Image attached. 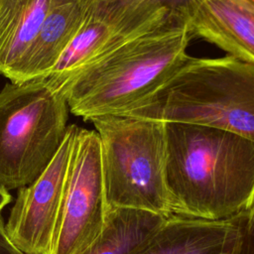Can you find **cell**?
Listing matches in <instances>:
<instances>
[{
    "label": "cell",
    "instance_id": "obj_19",
    "mask_svg": "<svg viewBox=\"0 0 254 254\" xmlns=\"http://www.w3.org/2000/svg\"><path fill=\"white\" fill-rule=\"evenodd\" d=\"M122 1H125V2H127V3H129V4H131V3H134V2H136V1H138V0H122Z\"/></svg>",
    "mask_w": 254,
    "mask_h": 254
},
{
    "label": "cell",
    "instance_id": "obj_6",
    "mask_svg": "<svg viewBox=\"0 0 254 254\" xmlns=\"http://www.w3.org/2000/svg\"><path fill=\"white\" fill-rule=\"evenodd\" d=\"M106 213L100 139L78 127L50 254H81L101 232Z\"/></svg>",
    "mask_w": 254,
    "mask_h": 254
},
{
    "label": "cell",
    "instance_id": "obj_18",
    "mask_svg": "<svg viewBox=\"0 0 254 254\" xmlns=\"http://www.w3.org/2000/svg\"><path fill=\"white\" fill-rule=\"evenodd\" d=\"M247 211H248V213L250 214V216L254 219V200H253V202H252L251 206L249 207V209H248Z\"/></svg>",
    "mask_w": 254,
    "mask_h": 254
},
{
    "label": "cell",
    "instance_id": "obj_3",
    "mask_svg": "<svg viewBox=\"0 0 254 254\" xmlns=\"http://www.w3.org/2000/svg\"><path fill=\"white\" fill-rule=\"evenodd\" d=\"M122 115L213 127L254 142V63L227 55L187 61Z\"/></svg>",
    "mask_w": 254,
    "mask_h": 254
},
{
    "label": "cell",
    "instance_id": "obj_14",
    "mask_svg": "<svg viewBox=\"0 0 254 254\" xmlns=\"http://www.w3.org/2000/svg\"><path fill=\"white\" fill-rule=\"evenodd\" d=\"M228 220L230 227L221 254H254V219L248 211Z\"/></svg>",
    "mask_w": 254,
    "mask_h": 254
},
{
    "label": "cell",
    "instance_id": "obj_15",
    "mask_svg": "<svg viewBox=\"0 0 254 254\" xmlns=\"http://www.w3.org/2000/svg\"><path fill=\"white\" fill-rule=\"evenodd\" d=\"M0 254H26L21 249H19L9 238L3 217L0 212Z\"/></svg>",
    "mask_w": 254,
    "mask_h": 254
},
{
    "label": "cell",
    "instance_id": "obj_12",
    "mask_svg": "<svg viewBox=\"0 0 254 254\" xmlns=\"http://www.w3.org/2000/svg\"><path fill=\"white\" fill-rule=\"evenodd\" d=\"M229 220L171 215L136 254H221Z\"/></svg>",
    "mask_w": 254,
    "mask_h": 254
},
{
    "label": "cell",
    "instance_id": "obj_13",
    "mask_svg": "<svg viewBox=\"0 0 254 254\" xmlns=\"http://www.w3.org/2000/svg\"><path fill=\"white\" fill-rule=\"evenodd\" d=\"M169 217L136 208L109 209L101 232L81 254H136Z\"/></svg>",
    "mask_w": 254,
    "mask_h": 254
},
{
    "label": "cell",
    "instance_id": "obj_16",
    "mask_svg": "<svg viewBox=\"0 0 254 254\" xmlns=\"http://www.w3.org/2000/svg\"><path fill=\"white\" fill-rule=\"evenodd\" d=\"M152 4L161 9H168L172 12L185 15V10L190 0H149ZM186 16V15H185Z\"/></svg>",
    "mask_w": 254,
    "mask_h": 254
},
{
    "label": "cell",
    "instance_id": "obj_17",
    "mask_svg": "<svg viewBox=\"0 0 254 254\" xmlns=\"http://www.w3.org/2000/svg\"><path fill=\"white\" fill-rule=\"evenodd\" d=\"M11 197L12 196L9 191L0 188V212L11 201Z\"/></svg>",
    "mask_w": 254,
    "mask_h": 254
},
{
    "label": "cell",
    "instance_id": "obj_9",
    "mask_svg": "<svg viewBox=\"0 0 254 254\" xmlns=\"http://www.w3.org/2000/svg\"><path fill=\"white\" fill-rule=\"evenodd\" d=\"M191 36L254 63V3L248 0H190L185 10Z\"/></svg>",
    "mask_w": 254,
    "mask_h": 254
},
{
    "label": "cell",
    "instance_id": "obj_11",
    "mask_svg": "<svg viewBox=\"0 0 254 254\" xmlns=\"http://www.w3.org/2000/svg\"><path fill=\"white\" fill-rule=\"evenodd\" d=\"M91 0H55L25 60L21 80L47 77L78 32Z\"/></svg>",
    "mask_w": 254,
    "mask_h": 254
},
{
    "label": "cell",
    "instance_id": "obj_5",
    "mask_svg": "<svg viewBox=\"0 0 254 254\" xmlns=\"http://www.w3.org/2000/svg\"><path fill=\"white\" fill-rule=\"evenodd\" d=\"M68 106L46 77L7 83L0 91V188L34 182L65 137Z\"/></svg>",
    "mask_w": 254,
    "mask_h": 254
},
{
    "label": "cell",
    "instance_id": "obj_10",
    "mask_svg": "<svg viewBox=\"0 0 254 254\" xmlns=\"http://www.w3.org/2000/svg\"><path fill=\"white\" fill-rule=\"evenodd\" d=\"M55 0H0V74L21 80L29 51Z\"/></svg>",
    "mask_w": 254,
    "mask_h": 254
},
{
    "label": "cell",
    "instance_id": "obj_4",
    "mask_svg": "<svg viewBox=\"0 0 254 254\" xmlns=\"http://www.w3.org/2000/svg\"><path fill=\"white\" fill-rule=\"evenodd\" d=\"M90 121L100 139L107 210L128 207L171 216L166 123L130 115Z\"/></svg>",
    "mask_w": 254,
    "mask_h": 254
},
{
    "label": "cell",
    "instance_id": "obj_7",
    "mask_svg": "<svg viewBox=\"0 0 254 254\" xmlns=\"http://www.w3.org/2000/svg\"><path fill=\"white\" fill-rule=\"evenodd\" d=\"M78 126H67L57 154L30 185L19 189L5 229L26 254H50L62 206L70 154Z\"/></svg>",
    "mask_w": 254,
    "mask_h": 254
},
{
    "label": "cell",
    "instance_id": "obj_2",
    "mask_svg": "<svg viewBox=\"0 0 254 254\" xmlns=\"http://www.w3.org/2000/svg\"><path fill=\"white\" fill-rule=\"evenodd\" d=\"M166 187L172 215L228 220L254 200V142L229 131L166 123Z\"/></svg>",
    "mask_w": 254,
    "mask_h": 254
},
{
    "label": "cell",
    "instance_id": "obj_1",
    "mask_svg": "<svg viewBox=\"0 0 254 254\" xmlns=\"http://www.w3.org/2000/svg\"><path fill=\"white\" fill-rule=\"evenodd\" d=\"M191 38L184 14H156L64 85L68 109L84 120L126 113L190 59Z\"/></svg>",
    "mask_w": 254,
    "mask_h": 254
},
{
    "label": "cell",
    "instance_id": "obj_20",
    "mask_svg": "<svg viewBox=\"0 0 254 254\" xmlns=\"http://www.w3.org/2000/svg\"><path fill=\"white\" fill-rule=\"evenodd\" d=\"M248 1H250V2H252V3H254V0H248Z\"/></svg>",
    "mask_w": 254,
    "mask_h": 254
},
{
    "label": "cell",
    "instance_id": "obj_8",
    "mask_svg": "<svg viewBox=\"0 0 254 254\" xmlns=\"http://www.w3.org/2000/svg\"><path fill=\"white\" fill-rule=\"evenodd\" d=\"M122 0H91L82 24L46 77L61 90L79 70L111 50L137 24Z\"/></svg>",
    "mask_w": 254,
    "mask_h": 254
}]
</instances>
